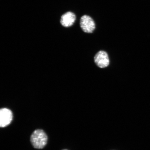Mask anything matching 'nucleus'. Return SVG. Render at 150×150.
Instances as JSON below:
<instances>
[{
    "mask_svg": "<svg viewBox=\"0 0 150 150\" xmlns=\"http://www.w3.org/2000/svg\"><path fill=\"white\" fill-rule=\"evenodd\" d=\"M30 141L35 149H42L46 145L48 137L44 130L42 129H37L31 134Z\"/></svg>",
    "mask_w": 150,
    "mask_h": 150,
    "instance_id": "nucleus-1",
    "label": "nucleus"
},
{
    "mask_svg": "<svg viewBox=\"0 0 150 150\" xmlns=\"http://www.w3.org/2000/svg\"><path fill=\"white\" fill-rule=\"evenodd\" d=\"M80 25L82 30L84 33H91L95 29L94 21L91 17L84 15L81 18Z\"/></svg>",
    "mask_w": 150,
    "mask_h": 150,
    "instance_id": "nucleus-2",
    "label": "nucleus"
},
{
    "mask_svg": "<svg viewBox=\"0 0 150 150\" xmlns=\"http://www.w3.org/2000/svg\"><path fill=\"white\" fill-rule=\"evenodd\" d=\"M94 61L97 66L100 68L108 67L110 64L108 54L106 52L100 50L96 54Z\"/></svg>",
    "mask_w": 150,
    "mask_h": 150,
    "instance_id": "nucleus-3",
    "label": "nucleus"
},
{
    "mask_svg": "<svg viewBox=\"0 0 150 150\" xmlns=\"http://www.w3.org/2000/svg\"><path fill=\"white\" fill-rule=\"evenodd\" d=\"M13 115L11 110L7 108H1L0 110V127H6L10 124Z\"/></svg>",
    "mask_w": 150,
    "mask_h": 150,
    "instance_id": "nucleus-4",
    "label": "nucleus"
},
{
    "mask_svg": "<svg viewBox=\"0 0 150 150\" xmlns=\"http://www.w3.org/2000/svg\"><path fill=\"white\" fill-rule=\"evenodd\" d=\"M76 19V16L74 14L69 12L65 13L62 16L60 22L63 27H69L73 25Z\"/></svg>",
    "mask_w": 150,
    "mask_h": 150,
    "instance_id": "nucleus-5",
    "label": "nucleus"
},
{
    "mask_svg": "<svg viewBox=\"0 0 150 150\" xmlns=\"http://www.w3.org/2000/svg\"><path fill=\"white\" fill-rule=\"evenodd\" d=\"M68 150L65 149V150Z\"/></svg>",
    "mask_w": 150,
    "mask_h": 150,
    "instance_id": "nucleus-6",
    "label": "nucleus"
}]
</instances>
